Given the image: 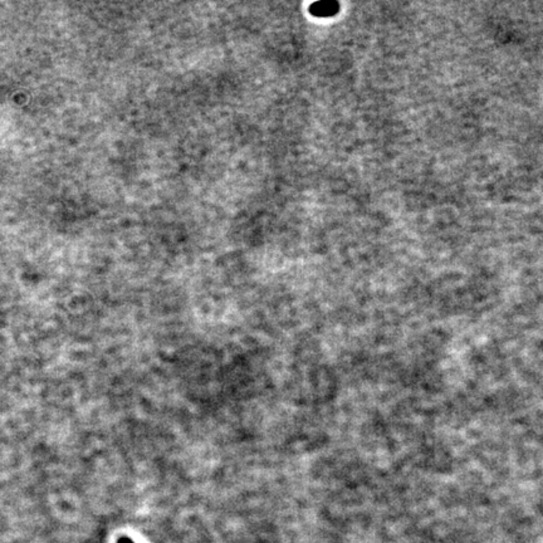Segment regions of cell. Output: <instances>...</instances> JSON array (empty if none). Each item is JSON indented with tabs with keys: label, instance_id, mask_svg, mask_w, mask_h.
<instances>
[{
	"label": "cell",
	"instance_id": "7a4b0ae2",
	"mask_svg": "<svg viewBox=\"0 0 543 543\" xmlns=\"http://www.w3.org/2000/svg\"><path fill=\"white\" fill-rule=\"evenodd\" d=\"M117 543H135L131 538H129V537H123V538H120L118 541H117Z\"/></svg>",
	"mask_w": 543,
	"mask_h": 543
},
{
	"label": "cell",
	"instance_id": "6da1fadb",
	"mask_svg": "<svg viewBox=\"0 0 543 543\" xmlns=\"http://www.w3.org/2000/svg\"><path fill=\"white\" fill-rule=\"evenodd\" d=\"M337 10H338V4L333 1H321L310 7V13L315 14L317 17H330L336 14Z\"/></svg>",
	"mask_w": 543,
	"mask_h": 543
}]
</instances>
